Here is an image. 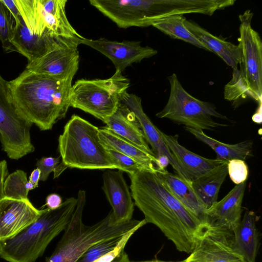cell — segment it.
I'll return each mask as SVG.
<instances>
[{
  "label": "cell",
  "mask_w": 262,
  "mask_h": 262,
  "mask_svg": "<svg viewBox=\"0 0 262 262\" xmlns=\"http://www.w3.org/2000/svg\"><path fill=\"white\" fill-rule=\"evenodd\" d=\"M128 174L134 204L146 223L158 227L178 250L190 253L209 224L179 201L157 173L138 170Z\"/></svg>",
  "instance_id": "obj_1"
},
{
  "label": "cell",
  "mask_w": 262,
  "mask_h": 262,
  "mask_svg": "<svg viewBox=\"0 0 262 262\" xmlns=\"http://www.w3.org/2000/svg\"><path fill=\"white\" fill-rule=\"evenodd\" d=\"M73 79H61L25 69L8 81L12 103L19 116L41 130L64 118L70 106Z\"/></svg>",
  "instance_id": "obj_2"
},
{
  "label": "cell",
  "mask_w": 262,
  "mask_h": 262,
  "mask_svg": "<svg viewBox=\"0 0 262 262\" xmlns=\"http://www.w3.org/2000/svg\"><path fill=\"white\" fill-rule=\"evenodd\" d=\"M77 198L67 199L58 208L43 209L39 217L15 236L0 241V257L8 262H35L50 243L67 228Z\"/></svg>",
  "instance_id": "obj_3"
},
{
  "label": "cell",
  "mask_w": 262,
  "mask_h": 262,
  "mask_svg": "<svg viewBox=\"0 0 262 262\" xmlns=\"http://www.w3.org/2000/svg\"><path fill=\"white\" fill-rule=\"evenodd\" d=\"M85 203V192L78 191L77 204L71 220L51 255L46 262H76L93 245L102 241L122 236L134 228L147 224L145 220H132L115 224L112 211L97 223L86 226L82 217Z\"/></svg>",
  "instance_id": "obj_4"
},
{
  "label": "cell",
  "mask_w": 262,
  "mask_h": 262,
  "mask_svg": "<svg viewBox=\"0 0 262 262\" xmlns=\"http://www.w3.org/2000/svg\"><path fill=\"white\" fill-rule=\"evenodd\" d=\"M61 163L67 168L85 169H116L101 142L99 128L73 115L58 138Z\"/></svg>",
  "instance_id": "obj_5"
},
{
  "label": "cell",
  "mask_w": 262,
  "mask_h": 262,
  "mask_svg": "<svg viewBox=\"0 0 262 262\" xmlns=\"http://www.w3.org/2000/svg\"><path fill=\"white\" fill-rule=\"evenodd\" d=\"M129 84V80L116 70L106 79L78 80L71 88L70 106L105 123L117 110Z\"/></svg>",
  "instance_id": "obj_6"
},
{
  "label": "cell",
  "mask_w": 262,
  "mask_h": 262,
  "mask_svg": "<svg viewBox=\"0 0 262 262\" xmlns=\"http://www.w3.org/2000/svg\"><path fill=\"white\" fill-rule=\"evenodd\" d=\"M170 84L168 101L156 116L166 118L186 127L197 130H213L227 126L215 121L212 117L228 119L216 110L214 104L201 101L191 96L182 86L177 76L173 73L167 77Z\"/></svg>",
  "instance_id": "obj_7"
},
{
  "label": "cell",
  "mask_w": 262,
  "mask_h": 262,
  "mask_svg": "<svg viewBox=\"0 0 262 262\" xmlns=\"http://www.w3.org/2000/svg\"><path fill=\"white\" fill-rule=\"evenodd\" d=\"M31 126L17 113L8 81L0 74V142L8 158L18 160L34 151L30 135Z\"/></svg>",
  "instance_id": "obj_8"
},
{
  "label": "cell",
  "mask_w": 262,
  "mask_h": 262,
  "mask_svg": "<svg viewBox=\"0 0 262 262\" xmlns=\"http://www.w3.org/2000/svg\"><path fill=\"white\" fill-rule=\"evenodd\" d=\"M253 13L247 10L239 15L238 46L241 51L239 78L246 94L261 104L262 95V42L251 26Z\"/></svg>",
  "instance_id": "obj_9"
},
{
  "label": "cell",
  "mask_w": 262,
  "mask_h": 262,
  "mask_svg": "<svg viewBox=\"0 0 262 262\" xmlns=\"http://www.w3.org/2000/svg\"><path fill=\"white\" fill-rule=\"evenodd\" d=\"M233 237L232 231L209 224L185 262H246L235 250Z\"/></svg>",
  "instance_id": "obj_10"
},
{
  "label": "cell",
  "mask_w": 262,
  "mask_h": 262,
  "mask_svg": "<svg viewBox=\"0 0 262 262\" xmlns=\"http://www.w3.org/2000/svg\"><path fill=\"white\" fill-rule=\"evenodd\" d=\"M79 41L60 45L42 56L28 62L26 69L61 79H73L79 67Z\"/></svg>",
  "instance_id": "obj_11"
},
{
  "label": "cell",
  "mask_w": 262,
  "mask_h": 262,
  "mask_svg": "<svg viewBox=\"0 0 262 262\" xmlns=\"http://www.w3.org/2000/svg\"><path fill=\"white\" fill-rule=\"evenodd\" d=\"M140 41H112L104 38L91 39L85 37L81 40L84 44L98 51L109 58L116 70L122 73L132 63L140 62L143 59L154 56L157 51L148 46L143 47Z\"/></svg>",
  "instance_id": "obj_12"
},
{
  "label": "cell",
  "mask_w": 262,
  "mask_h": 262,
  "mask_svg": "<svg viewBox=\"0 0 262 262\" xmlns=\"http://www.w3.org/2000/svg\"><path fill=\"white\" fill-rule=\"evenodd\" d=\"M42 211L36 208L29 199L4 196L0 200V241L19 233L34 223Z\"/></svg>",
  "instance_id": "obj_13"
},
{
  "label": "cell",
  "mask_w": 262,
  "mask_h": 262,
  "mask_svg": "<svg viewBox=\"0 0 262 262\" xmlns=\"http://www.w3.org/2000/svg\"><path fill=\"white\" fill-rule=\"evenodd\" d=\"M121 102L127 106L135 115L140 125L145 139L147 143L151 146V150L156 158L166 156L168 159L169 164L173 168L176 174L185 180L190 182L185 171L173 156L162 139L160 133V130L152 123L144 113L141 104V99L135 94L126 92L123 96Z\"/></svg>",
  "instance_id": "obj_14"
},
{
  "label": "cell",
  "mask_w": 262,
  "mask_h": 262,
  "mask_svg": "<svg viewBox=\"0 0 262 262\" xmlns=\"http://www.w3.org/2000/svg\"><path fill=\"white\" fill-rule=\"evenodd\" d=\"M103 180L102 189L112 207L115 224H121L132 220L135 204L123 171L106 170L103 174Z\"/></svg>",
  "instance_id": "obj_15"
},
{
  "label": "cell",
  "mask_w": 262,
  "mask_h": 262,
  "mask_svg": "<svg viewBox=\"0 0 262 262\" xmlns=\"http://www.w3.org/2000/svg\"><path fill=\"white\" fill-rule=\"evenodd\" d=\"M81 40L36 35L27 28L20 16L19 22L15 24L11 42L16 52L24 56L30 62L42 56L60 45L72 41L80 42Z\"/></svg>",
  "instance_id": "obj_16"
},
{
  "label": "cell",
  "mask_w": 262,
  "mask_h": 262,
  "mask_svg": "<svg viewBox=\"0 0 262 262\" xmlns=\"http://www.w3.org/2000/svg\"><path fill=\"white\" fill-rule=\"evenodd\" d=\"M246 187L245 182L237 184L221 201L207 209L208 223L232 231L241 220Z\"/></svg>",
  "instance_id": "obj_17"
},
{
  "label": "cell",
  "mask_w": 262,
  "mask_h": 262,
  "mask_svg": "<svg viewBox=\"0 0 262 262\" xmlns=\"http://www.w3.org/2000/svg\"><path fill=\"white\" fill-rule=\"evenodd\" d=\"M34 3L39 16L53 35L75 39L84 37L77 32L67 18V0H34Z\"/></svg>",
  "instance_id": "obj_18"
},
{
  "label": "cell",
  "mask_w": 262,
  "mask_h": 262,
  "mask_svg": "<svg viewBox=\"0 0 262 262\" xmlns=\"http://www.w3.org/2000/svg\"><path fill=\"white\" fill-rule=\"evenodd\" d=\"M160 133L172 155L191 182L226 162L199 156L181 145L178 142V135H167L161 130Z\"/></svg>",
  "instance_id": "obj_19"
},
{
  "label": "cell",
  "mask_w": 262,
  "mask_h": 262,
  "mask_svg": "<svg viewBox=\"0 0 262 262\" xmlns=\"http://www.w3.org/2000/svg\"><path fill=\"white\" fill-rule=\"evenodd\" d=\"M105 123L106 128L117 135L135 144L149 154L154 155L148 146L135 115L121 102L115 113Z\"/></svg>",
  "instance_id": "obj_20"
},
{
  "label": "cell",
  "mask_w": 262,
  "mask_h": 262,
  "mask_svg": "<svg viewBox=\"0 0 262 262\" xmlns=\"http://www.w3.org/2000/svg\"><path fill=\"white\" fill-rule=\"evenodd\" d=\"M184 25L210 52L216 54L233 70L237 69L241 61V51L238 45L213 35L193 21L186 19Z\"/></svg>",
  "instance_id": "obj_21"
},
{
  "label": "cell",
  "mask_w": 262,
  "mask_h": 262,
  "mask_svg": "<svg viewBox=\"0 0 262 262\" xmlns=\"http://www.w3.org/2000/svg\"><path fill=\"white\" fill-rule=\"evenodd\" d=\"M101 143L107 149H113L122 153L139 163L146 171L158 173L157 159L135 144L117 135L105 126L99 128Z\"/></svg>",
  "instance_id": "obj_22"
},
{
  "label": "cell",
  "mask_w": 262,
  "mask_h": 262,
  "mask_svg": "<svg viewBox=\"0 0 262 262\" xmlns=\"http://www.w3.org/2000/svg\"><path fill=\"white\" fill-rule=\"evenodd\" d=\"M157 173L169 191L179 201L203 223L209 224L206 218V209L194 192L191 182L169 172L167 170Z\"/></svg>",
  "instance_id": "obj_23"
},
{
  "label": "cell",
  "mask_w": 262,
  "mask_h": 262,
  "mask_svg": "<svg viewBox=\"0 0 262 262\" xmlns=\"http://www.w3.org/2000/svg\"><path fill=\"white\" fill-rule=\"evenodd\" d=\"M254 212L247 211L232 230L233 246L246 262H255L258 252V236Z\"/></svg>",
  "instance_id": "obj_24"
},
{
  "label": "cell",
  "mask_w": 262,
  "mask_h": 262,
  "mask_svg": "<svg viewBox=\"0 0 262 262\" xmlns=\"http://www.w3.org/2000/svg\"><path fill=\"white\" fill-rule=\"evenodd\" d=\"M227 163L224 162L191 182L194 192L206 210L217 202L220 189L228 174Z\"/></svg>",
  "instance_id": "obj_25"
},
{
  "label": "cell",
  "mask_w": 262,
  "mask_h": 262,
  "mask_svg": "<svg viewBox=\"0 0 262 262\" xmlns=\"http://www.w3.org/2000/svg\"><path fill=\"white\" fill-rule=\"evenodd\" d=\"M197 139L210 146L216 153V159L228 162L232 159L245 160L252 155V142L246 140L235 144H228L215 140L202 130L185 127Z\"/></svg>",
  "instance_id": "obj_26"
},
{
  "label": "cell",
  "mask_w": 262,
  "mask_h": 262,
  "mask_svg": "<svg viewBox=\"0 0 262 262\" xmlns=\"http://www.w3.org/2000/svg\"><path fill=\"white\" fill-rule=\"evenodd\" d=\"M183 15L171 16L152 24V26L172 38L180 39L198 48L209 51L185 27Z\"/></svg>",
  "instance_id": "obj_27"
},
{
  "label": "cell",
  "mask_w": 262,
  "mask_h": 262,
  "mask_svg": "<svg viewBox=\"0 0 262 262\" xmlns=\"http://www.w3.org/2000/svg\"><path fill=\"white\" fill-rule=\"evenodd\" d=\"M35 188L28 180L27 173L22 170L9 174L4 183L5 196L15 199H28L29 191Z\"/></svg>",
  "instance_id": "obj_28"
},
{
  "label": "cell",
  "mask_w": 262,
  "mask_h": 262,
  "mask_svg": "<svg viewBox=\"0 0 262 262\" xmlns=\"http://www.w3.org/2000/svg\"><path fill=\"white\" fill-rule=\"evenodd\" d=\"M14 25L15 22L10 11L0 0V41L6 53L16 52L11 42Z\"/></svg>",
  "instance_id": "obj_29"
},
{
  "label": "cell",
  "mask_w": 262,
  "mask_h": 262,
  "mask_svg": "<svg viewBox=\"0 0 262 262\" xmlns=\"http://www.w3.org/2000/svg\"><path fill=\"white\" fill-rule=\"evenodd\" d=\"M122 236L108 239L93 245L76 262H93L113 250L119 244Z\"/></svg>",
  "instance_id": "obj_30"
},
{
  "label": "cell",
  "mask_w": 262,
  "mask_h": 262,
  "mask_svg": "<svg viewBox=\"0 0 262 262\" xmlns=\"http://www.w3.org/2000/svg\"><path fill=\"white\" fill-rule=\"evenodd\" d=\"M141 226H137L124 234L115 248L101 256L93 262H129L128 255L124 251V248L130 237Z\"/></svg>",
  "instance_id": "obj_31"
},
{
  "label": "cell",
  "mask_w": 262,
  "mask_h": 262,
  "mask_svg": "<svg viewBox=\"0 0 262 262\" xmlns=\"http://www.w3.org/2000/svg\"><path fill=\"white\" fill-rule=\"evenodd\" d=\"M106 150L116 169L127 173H132L138 170H144L139 163L129 157L115 150Z\"/></svg>",
  "instance_id": "obj_32"
},
{
  "label": "cell",
  "mask_w": 262,
  "mask_h": 262,
  "mask_svg": "<svg viewBox=\"0 0 262 262\" xmlns=\"http://www.w3.org/2000/svg\"><path fill=\"white\" fill-rule=\"evenodd\" d=\"M227 171L230 178L235 184H239L247 180L248 169L245 162L240 159H232L228 162Z\"/></svg>",
  "instance_id": "obj_33"
},
{
  "label": "cell",
  "mask_w": 262,
  "mask_h": 262,
  "mask_svg": "<svg viewBox=\"0 0 262 262\" xmlns=\"http://www.w3.org/2000/svg\"><path fill=\"white\" fill-rule=\"evenodd\" d=\"M60 163V157H42L37 161L36 166L41 172L40 181H46L49 174L54 172Z\"/></svg>",
  "instance_id": "obj_34"
},
{
  "label": "cell",
  "mask_w": 262,
  "mask_h": 262,
  "mask_svg": "<svg viewBox=\"0 0 262 262\" xmlns=\"http://www.w3.org/2000/svg\"><path fill=\"white\" fill-rule=\"evenodd\" d=\"M62 203V198L59 194L51 193L46 198L45 206L50 210H54L59 207Z\"/></svg>",
  "instance_id": "obj_35"
},
{
  "label": "cell",
  "mask_w": 262,
  "mask_h": 262,
  "mask_svg": "<svg viewBox=\"0 0 262 262\" xmlns=\"http://www.w3.org/2000/svg\"><path fill=\"white\" fill-rule=\"evenodd\" d=\"M8 174L7 161L5 160L0 161V200L5 196L4 192V183Z\"/></svg>",
  "instance_id": "obj_36"
},
{
  "label": "cell",
  "mask_w": 262,
  "mask_h": 262,
  "mask_svg": "<svg viewBox=\"0 0 262 262\" xmlns=\"http://www.w3.org/2000/svg\"><path fill=\"white\" fill-rule=\"evenodd\" d=\"M2 2L10 11L14 20L15 24L18 23L20 18V14L15 3V1L2 0Z\"/></svg>",
  "instance_id": "obj_37"
},
{
  "label": "cell",
  "mask_w": 262,
  "mask_h": 262,
  "mask_svg": "<svg viewBox=\"0 0 262 262\" xmlns=\"http://www.w3.org/2000/svg\"><path fill=\"white\" fill-rule=\"evenodd\" d=\"M40 170L36 167L32 171L30 176L29 178V181L33 184L36 188L38 186V182L40 181Z\"/></svg>",
  "instance_id": "obj_38"
},
{
  "label": "cell",
  "mask_w": 262,
  "mask_h": 262,
  "mask_svg": "<svg viewBox=\"0 0 262 262\" xmlns=\"http://www.w3.org/2000/svg\"><path fill=\"white\" fill-rule=\"evenodd\" d=\"M252 120L257 123H260L261 122V112H259L255 114L252 117Z\"/></svg>",
  "instance_id": "obj_39"
},
{
  "label": "cell",
  "mask_w": 262,
  "mask_h": 262,
  "mask_svg": "<svg viewBox=\"0 0 262 262\" xmlns=\"http://www.w3.org/2000/svg\"><path fill=\"white\" fill-rule=\"evenodd\" d=\"M129 262H185V259L183 260H181V261H163V260L155 259V260H151L138 261H129Z\"/></svg>",
  "instance_id": "obj_40"
}]
</instances>
